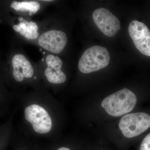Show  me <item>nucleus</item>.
Instances as JSON below:
<instances>
[{"mask_svg":"<svg viewBox=\"0 0 150 150\" xmlns=\"http://www.w3.org/2000/svg\"><path fill=\"white\" fill-rule=\"evenodd\" d=\"M38 43L42 48L54 54L61 53L67 43L64 32L60 30H49L44 33L38 39Z\"/></svg>","mask_w":150,"mask_h":150,"instance_id":"7","label":"nucleus"},{"mask_svg":"<svg viewBox=\"0 0 150 150\" xmlns=\"http://www.w3.org/2000/svg\"><path fill=\"white\" fill-rule=\"evenodd\" d=\"M119 127L126 138L137 137L150 128V115L143 112L127 114L121 118Z\"/></svg>","mask_w":150,"mask_h":150,"instance_id":"4","label":"nucleus"},{"mask_svg":"<svg viewBox=\"0 0 150 150\" xmlns=\"http://www.w3.org/2000/svg\"><path fill=\"white\" fill-rule=\"evenodd\" d=\"M11 7L16 11L29 12L30 14L35 13L40 8V4L35 1L18 2L14 1L11 5Z\"/></svg>","mask_w":150,"mask_h":150,"instance_id":"11","label":"nucleus"},{"mask_svg":"<svg viewBox=\"0 0 150 150\" xmlns=\"http://www.w3.org/2000/svg\"><path fill=\"white\" fill-rule=\"evenodd\" d=\"M13 150H42V148L35 143L23 140L17 143Z\"/></svg>","mask_w":150,"mask_h":150,"instance_id":"13","label":"nucleus"},{"mask_svg":"<svg viewBox=\"0 0 150 150\" xmlns=\"http://www.w3.org/2000/svg\"><path fill=\"white\" fill-rule=\"evenodd\" d=\"M93 18L100 31L108 37L114 36L121 28L119 20L107 9H97L93 13Z\"/></svg>","mask_w":150,"mask_h":150,"instance_id":"5","label":"nucleus"},{"mask_svg":"<svg viewBox=\"0 0 150 150\" xmlns=\"http://www.w3.org/2000/svg\"><path fill=\"white\" fill-rule=\"evenodd\" d=\"M129 35L138 50L150 56V32L147 26L141 22L133 21L129 25Z\"/></svg>","mask_w":150,"mask_h":150,"instance_id":"6","label":"nucleus"},{"mask_svg":"<svg viewBox=\"0 0 150 150\" xmlns=\"http://www.w3.org/2000/svg\"><path fill=\"white\" fill-rule=\"evenodd\" d=\"M23 115L33 131L39 136H48L52 131L53 121L48 105L42 102L28 103L23 109Z\"/></svg>","mask_w":150,"mask_h":150,"instance_id":"1","label":"nucleus"},{"mask_svg":"<svg viewBox=\"0 0 150 150\" xmlns=\"http://www.w3.org/2000/svg\"><path fill=\"white\" fill-rule=\"evenodd\" d=\"M137 102L136 95L124 88L105 98L101 106L109 115L118 117L132 111Z\"/></svg>","mask_w":150,"mask_h":150,"instance_id":"2","label":"nucleus"},{"mask_svg":"<svg viewBox=\"0 0 150 150\" xmlns=\"http://www.w3.org/2000/svg\"><path fill=\"white\" fill-rule=\"evenodd\" d=\"M11 132L10 122L0 126V150H6L9 143Z\"/></svg>","mask_w":150,"mask_h":150,"instance_id":"12","label":"nucleus"},{"mask_svg":"<svg viewBox=\"0 0 150 150\" xmlns=\"http://www.w3.org/2000/svg\"><path fill=\"white\" fill-rule=\"evenodd\" d=\"M12 63L13 67V75L17 82H21L25 79H30L34 75L32 66L24 55L16 54L13 56Z\"/></svg>","mask_w":150,"mask_h":150,"instance_id":"9","label":"nucleus"},{"mask_svg":"<svg viewBox=\"0 0 150 150\" xmlns=\"http://www.w3.org/2000/svg\"><path fill=\"white\" fill-rule=\"evenodd\" d=\"M15 31L18 32L28 40H34L38 37V27L36 23L33 21L28 22L23 20L18 24L13 25Z\"/></svg>","mask_w":150,"mask_h":150,"instance_id":"10","label":"nucleus"},{"mask_svg":"<svg viewBox=\"0 0 150 150\" xmlns=\"http://www.w3.org/2000/svg\"><path fill=\"white\" fill-rule=\"evenodd\" d=\"M46 62L48 67L45 70L44 74L49 82L54 84H62L67 80V76L61 70L63 62L58 56L49 55L46 56Z\"/></svg>","mask_w":150,"mask_h":150,"instance_id":"8","label":"nucleus"},{"mask_svg":"<svg viewBox=\"0 0 150 150\" xmlns=\"http://www.w3.org/2000/svg\"><path fill=\"white\" fill-rule=\"evenodd\" d=\"M150 134L146 136L142 142L140 147V150H150Z\"/></svg>","mask_w":150,"mask_h":150,"instance_id":"14","label":"nucleus"},{"mask_svg":"<svg viewBox=\"0 0 150 150\" xmlns=\"http://www.w3.org/2000/svg\"><path fill=\"white\" fill-rule=\"evenodd\" d=\"M110 59L109 52L106 48L93 46L84 52L79 61L78 67L81 72L89 74L107 67Z\"/></svg>","mask_w":150,"mask_h":150,"instance_id":"3","label":"nucleus"}]
</instances>
